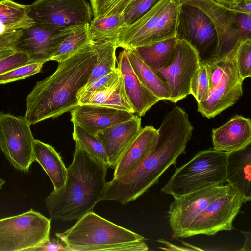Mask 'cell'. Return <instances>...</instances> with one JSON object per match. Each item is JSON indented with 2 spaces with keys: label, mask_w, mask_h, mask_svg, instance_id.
I'll list each match as a JSON object with an SVG mask.
<instances>
[{
  "label": "cell",
  "mask_w": 251,
  "mask_h": 251,
  "mask_svg": "<svg viewBox=\"0 0 251 251\" xmlns=\"http://www.w3.org/2000/svg\"><path fill=\"white\" fill-rule=\"evenodd\" d=\"M241 232L244 234L245 238V241L244 246L240 251H251V231L245 232L241 231Z\"/></svg>",
  "instance_id": "44"
},
{
  "label": "cell",
  "mask_w": 251,
  "mask_h": 251,
  "mask_svg": "<svg viewBox=\"0 0 251 251\" xmlns=\"http://www.w3.org/2000/svg\"><path fill=\"white\" fill-rule=\"evenodd\" d=\"M34 23L28 16V5L0 0V34L25 29Z\"/></svg>",
  "instance_id": "27"
},
{
  "label": "cell",
  "mask_w": 251,
  "mask_h": 251,
  "mask_svg": "<svg viewBox=\"0 0 251 251\" xmlns=\"http://www.w3.org/2000/svg\"><path fill=\"white\" fill-rule=\"evenodd\" d=\"M133 71L140 82L160 100H170L172 93L168 83L148 66L133 50H126Z\"/></svg>",
  "instance_id": "25"
},
{
  "label": "cell",
  "mask_w": 251,
  "mask_h": 251,
  "mask_svg": "<svg viewBox=\"0 0 251 251\" xmlns=\"http://www.w3.org/2000/svg\"><path fill=\"white\" fill-rule=\"evenodd\" d=\"M209 92V80L206 65L204 60H201L191 80L190 94L194 96L197 103H199L205 100Z\"/></svg>",
  "instance_id": "33"
},
{
  "label": "cell",
  "mask_w": 251,
  "mask_h": 251,
  "mask_svg": "<svg viewBox=\"0 0 251 251\" xmlns=\"http://www.w3.org/2000/svg\"><path fill=\"white\" fill-rule=\"evenodd\" d=\"M135 0H90L93 18L124 14Z\"/></svg>",
  "instance_id": "32"
},
{
  "label": "cell",
  "mask_w": 251,
  "mask_h": 251,
  "mask_svg": "<svg viewBox=\"0 0 251 251\" xmlns=\"http://www.w3.org/2000/svg\"><path fill=\"white\" fill-rule=\"evenodd\" d=\"M235 23L242 39H251V14H235Z\"/></svg>",
  "instance_id": "41"
},
{
  "label": "cell",
  "mask_w": 251,
  "mask_h": 251,
  "mask_svg": "<svg viewBox=\"0 0 251 251\" xmlns=\"http://www.w3.org/2000/svg\"><path fill=\"white\" fill-rule=\"evenodd\" d=\"M33 152L34 162H38L47 174L54 190L62 187L66 180L67 168L55 149L48 144L35 139Z\"/></svg>",
  "instance_id": "23"
},
{
  "label": "cell",
  "mask_w": 251,
  "mask_h": 251,
  "mask_svg": "<svg viewBox=\"0 0 251 251\" xmlns=\"http://www.w3.org/2000/svg\"><path fill=\"white\" fill-rule=\"evenodd\" d=\"M226 179L241 195L244 202L251 199V143L227 152Z\"/></svg>",
  "instance_id": "20"
},
{
  "label": "cell",
  "mask_w": 251,
  "mask_h": 251,
  "mask_svg": "<svg viewBox=\"0 0 251 251\" xmlns=\"http://www.w3.org/2000/svg\"><path fill=\"white\" fill-rule=\"evenodd\" d=\"M31 63L29 57L25 53L17 51L0 61V75L21 66Z\"/></svg>",
  "instance_id": "39"
},
{
  "label": "cell",
  "mask_w": 251,
  "mask_h": 251,
  "mask_svg": "<svg viewBox=\"0 0 251 251\" xmlns=\"http://www.w3.org/2000/svg\"><path fill=\"white\" fill-rule=\"evenodd\" d=\"M215 2L218 3L221 5L230 7L233 6L237 3L233 0H212Z\"/></svg>",
  "instance_id": "47"
},
{
  "label": "cell",
  "mask_w": 251,
  "mask_h": 251,
  "mask_svg": "<svg viewBox=\"0 0 251 251\" xmlns=\"http://www.w3.org/2000/svg\"><path fill=\"white\" fill-rule=\"evenodd\" d=\"M213 148L229 152L251 143V122L249 118L235 115L218 128L213 129Z\"/></svg>",
  "instance_id": "21"
},
{
  "label": "cell",
  "mask_w": 251,
  "mask_h": 251,
  "mask_svg": "<svg viewBox=\"0 0 251 251\" xmlns=\"http://www.w3.org/2000/svg\"><path fill=\"white\" fill-rule=\"evenodd\" d=\"M181 5V0H159L121 32L118 47L131 50L176 36Z\"/></svg>",
  "instance_id": "6"
},
{
  "label": "cell",
  "mask_w": 251,
  "mask_h": 251,
  "mask_svg": "<svg viewBox=\"0 0 251 251\" xmlns=\"http://www.w3.org/2000/svg\"><path fill=\"white\" fill-rule=\"evenodd\" d=\"M97 58L91 41L37 82L26 99L25 117L30 124L56 118L79 105L78 93L87 84Z\"/></svg>",
  "instance_id": "2"
},
{
  "label": "cell",
  "mask_w": 251,
  "mask_h": 251,
  "mask_svg": "<svg viewBox=\"0 0 251 251\" xmlns=\"http://www.w3.org/2000/svg\"><path fill=\"white\" fill-rule=\"evenodd\" d=\"M158 135V130L152 126L142 128L117 162L114 169L113 178L119 177L138 168L153 148Z\"/></svg>",
  "instance_id": "22"
},
{
  "label": "cell",
  "mask_w": 251,
  "mask_h": 251,
  "mask_svg": "<svg viewBox=\"0 0 251 251\" xmlns=\"http://www.w3.org/2000/svg\"><path fill=\"white\" fill-rule=\"evenodd\" d=\"M44 63H32L12 69L0 75V85L25 79L39 73Z\"/></svg>",
  "instance_id": "35"
},
{
  "label": "cell",
  "mask_w": 251,
  "mask_h": 251,
  "mask_svg": "<svg viewBox=\"0 0 251 251\" xmlns=\"http://www.w3.org/2000/svg\"><path fill=\"white\" fill-rule=\"evenodd\" d=\"M230 187L228 184L211 186L174 198L168 212L174 235L182 237L192 222L212 201L226 194Z\"/></svg>",
  "instance_id": "13"
},
{
  "label": "cell",
  "mask_w": 251,
  "mask_h": 251,
  "mask_svg": "<svg viewBox=\"0 0 251 251\" xmlns=\"http://www.w3.org/2000/svg\"><path fill=\"white\" fill-rule=\"evenodd\" d=\"M229 8L234 14L238 13L251 14V0H242L239 3Z\"/></svg>",
  "instance_id": "43"
},
{
  "label": "cell",
  "mask_w": 251,
  "mask_h": 251,
  "mask_svg": "<svg viewBox=\"0 0 251 251\" xmlns=\"http://www.w3.org/2000/svg\"><path fill=\"white\" fill-rule=\"evenodd\" d=\"M17 51L15 48H9L0 50V61L13 54Z\"/></svg>",
  "instance_id": "45"
},
{
  "label": "cell",
  "mask_w": 251,
  "mask_h": 251,
  "mask_svg": "<svg viewBox=\"0 0 251 251\" xmlns=\"http://www.w3.org/2000/svg\"><path fill=\"white\" fill-rule=\"evenodd\" d=\"M181 1L182 3L200 8L212 22L218 36V45L212 58L226 57L242 40L235 23V14L229 7L212 0H181Z\"/></svg>",
  "instance_id": "16"
},
{
  "label": "cell",
  "mask_w": 251,
  "mask_h": 251,
  "mask_svg": "<svg viewBox=\"0 0 251 251\" xmlns=\"http://www.w3.org/2000/svg\"><path fill=\"white\" fill-rule=\"evenodd\" d=\"M76 28H58L35 23L22 29V35L15 48L27 54L31 63H45L50 61L59 45Z\"/></svg>",
  "instance_id": "15"
},
{
  "label": "cell",
  "mask_w": 251,
  "mask_h": 251,
  "mask_svg": "<svg viewBox=\"0 0 251 251\" xmlns=\"http://www.w3.org/2000/svg\"><path fill=\"white\" fill-rule=\"evenodd\" d=\"M176 37L188 42L197 51L201 61L212 58L215 54L216 28L207 14L195 6L182 3Z\"/></svg>",
  "instance_id": "11"
},
{
  "label": "cell",
  "mask_w": 251,
  "mask_h": 251,
  "mask_svg": "<svg viewBox=\"0 0 251 251\" xmlns=\"http://www.w3.org/2000/svg\"><path fill=\"white\" fill-rule=\"evenodd\" d=\"M30 251H72L67 244L62 239L57 238L45 241Z\"/></svg>",
  "instance_id": "40"
},
{
  "label": "cell",
  "mask_w": 251,
  "mask_h": 251,
  "mask_svg": "<svg viewBox=\"0 0 251 251\" xmlns=\"http://www.w3.org/2000/svg\"><path fill=\"white\" fill-rule=\"evenodd\" d=\"M177 39L176 36L138 47L133 50L144 63L156 73L170 62Z\"/></svg>",
  "instance_id": "26"
},
{
  "label": "cell",
  "mask_w": 251,
  "mask_h": 251,
  "mask_svg": "<svg viewBox=\"0 0 251 251\" xmlns=\"http://www.w3.org/2000/svg\"><path fill=\"white\" fill-rule=\"evenodd\" d=\"M226 59V57L204 60L206 65L209 76L210 91L218 85L223 77Z\"/></svg>",
  "instance_id": "37"
},
{
  "label": "cell",
  "mask_w": 251,
  "mask_h": 251,
  "mask_svg": "<svg viewBox=\"0 0 251 251\" xmlns=\"http://www.w3.org/2000/svg\"><path fill=\"white\" fill-rule=\"evenodd\" d=\"M51 219L32 208L0 219V238L12 243L14 251L30 250L50 238Z\"/></svg>",
  "instance_id": "8"
},
{
  "label": "cell",
  "mask_w": 251,
  "mask_h": 251,
  "mask_svg": "<svg viewBox=\"0 0 251 251\" xmlns=\"http://www.w3.org/2000/svg\"><path fill=\"white\" fill-rule=\"evenodd\" d=\"M159 0H135L124 13L126 25L141 17Z\"/></svg>",
  "instance_id": "38"
},
{
  "label": "cell",
  "mask_w": 251,
  "mask_h": 251,
  "mask_svg": "<svg viewBox=\"0 0 251 251\" xmlns=\"http://www.w3.org/2000/svg\"><path fill=\"white\" fill-rule=\"evenodd\" d=\"M193 129L187 113L174 106L164 116L156 144L145 160L129 173L106 182L101 201L126 205L142 195L185 153Z\"/></svg>",
  "instance_id": "1"
},
{
  "label": "cell",
  "mask_w": 251,
  "mask_h": 251,
  "mask_svg": "<svg viewBox=\"0 0 251 251\" xmlns=\"http://www.w3.org/2000/svg\"><path fill=\"white\" fill-rule=\"evenodd\" d=\"M200 62L196 50L185 40L178 39L170 62L156 72L170 88V101L176 103L190 94L191 80Z\"/></svg>",
  "instance_id": "12"
},
{
  "label": "cell",
  "mask_w": 251,
  "mask_h": 251,
  "mask_svg": "<svg viewBox=\"0 0 251 251\" xmlns=\"http://www.w3.org/2000/svg\"><path fill=\"white\" fill-rule=\"evenodd\" d=\"M22 35V30L0 34V50L9 48H15Z\"/></svg>",
  "instance_id": "42"
},
{
  "label": "cell",
  "mask_w": 251,
  "mask_h": 251,
  "mask_svg": "<svg viewBox=\"0 0 251 251\" xmlns=\"http://www.w3.org/2000/svg\"><path fill=\"white\" fill-rule=\"evenodd\" d=\"M121 75L119 69L116 68L111 72L94 80L90 84L84 86L78 93L82 92L100 91L107 89L113 85Z\"/></svg>",
  "instance_id": "36"
},
{
  "label": "cell",
  "mask_w": 251,
  "mask_h": 251,
  "mask_svg": "<svg viewBox=\"0 0 251 251\" xmlns=\"http://www.w3.org/2000/svg\"><path fill=\"white\" fill-rule=\"evenodd\" d=\"M235 59L238 72L244 80L251 76V39L242 40L238 44Z\"/></svg>",
  "instance_id": "34"
},
{
  "label": "cell",
  "mask_w": 251,
  "mask_h": 251,
  "mask_svg": "<svg viewBox=\"0 0 251 251\" xmlns=\"http://www.w3.org/2000/svg\"><path fill=\"white\" fill-rule=\"evenodd\" d=\"M237 4L239 3L242 0H233Z\"/></svg>",
  "instance_id": "49"
},
{
  "label": "cell",
  "mask_w": 251,
  "mask_h": 251,
  "mask_svg": "<svg viewBox=\"0 0 251 251\" xmlns=\"http://www.w3.org/2000/svg\"><path fill=\"white\" fill-rule=\"evenodd\" d=\"M141 128L140 117L134 115L130 119L96 134L104 148L109 167L115 168L120 157L136 138Z\"/></svg>",
  "instance_id": "18"
},
{
  "label": "cell",
  "mask_w": 251,
  "mask_h": 251,
  "mask_svg": "<svg viewBox=\"0 0 251 251\" xmlns=\"http://www.w3.org/2000/svg\"><path fill=\"white\" fill-rule=\"evenodd\" d=\"M92 15L86 0H36L28 5V16L35 23L58 28L90 24Z\"/></svg>",
  "instance_id": "9"
},
{
  "label": "cell",
  "mask_w": 251,
  "mask_h": 251,
  "mask_svg": "<svg viewBox=\"0 0 251 251\" xmlns=\"http://www.w3.org/2000/svg\"><path fill=\"white\" fill-rule=\"evenodd\" d=\"M127 25L124 14H115L93 18L89 24V34L92 41H115Z\"/></svg>",
  "instance_id": "28"
},
{
  "label": "cell",
  "mask_w": 251,
  "mask_h": 251,
  "mask_svg": "<svg viewBox=\"0 0 251 251\" xmlns=\"http://www.w3.org/2000/svg\"><path fill=\"white\" fill-rule=\"evenodd\" d=\"M117 67L120 71L125 91L134 113L139 117L144 116L160 100L139 80L132 70L125 49L119 55Z\"/></svg>",
  "instance_id": "19"
},
{
  "label": "cell",
  "mask_w": 251,
  "mask_h": 251,
  "mask_svg": "<svg viewBox=\"0 0 251 251\" xmlns=\"http://www.w3.org/2000/svg\"><path fill=\"white\" fill-rule=\"evenodd\" d=\"M108 167L75 144L64 185L53 190L44 200L51 219L61 221L78 220L93 211L101 201Z\"/></svg>",
  "instance_id": "3"
},
{
  "label": "cell",
  "mask_w": 251,
  "mask_h": 251,
  "mask_svg": "<svg viewBox=\"0 0 251 251\" xmlns=\"http://www.w3.org/2000/svg\"><path fill=\"white\" fill-rule=\"evenodd\" d=\"M77 97L79 104L95 105L134 113L126 94L121 74L117 81L110 88L100 91L79 92Z\"/></svg>",
  "instance_id": "24"
},
{
  "label": "cell",
  "mask_w": 251,
  "mask_h": 251,
  "mask_svg": "<svg viewBox=\"0 0 251 251\" xmlns=\"http://www.w3.org/2000/svg\"><path fill=\"white\" fill-rule=\"evenodd\" d=\"M5 183V180L0 177V190L2 189Z\"/></svg>",
  "instance_id": "48"
},
{
  "label": "cell",
  "mask_w": 251,
  "mask_h": 251,
  "mask_svg": "<svg viewBox=\"0 0 251 251\" xmlns=\"http://www.w3.org/2000/svg\"><path fill=\"white\" fill-rule=\"evenodd\" d=\"M92 42L97 52V58L96 63L91 71L88 82L85 86L116 68V51L118 48L116 42L115 41Z\"/></svg>",
  "instance_id": "29"
},
{
  "label": "cell",
  "mask_w": 251,
  "mask_h": 251,
  "mask_svg": "<svg viewBox=\"0 0 251 251\" xmlns=\"http://www.w3.org/2000/svg\"><path fill=\"white\" fill-rule=\"evenodd\" d=\"M70 112L72 123L95 135L134 116L127 111L92 104H79Z\"/></svg>",
  "instance_id": "17"
},
{
  "label": "cell",
  "mask_w": 251,
  "mask_h": 251,
  "mask_svg": "<svg viewBox=\"0 0 251 251\" xmlns=\"http://www.w3.org/2000/svg\"><path fill=\"white\" fill-rule=\"evenodd\" d=\"M89 27L87 24L75 28L59 45L50 61L62 62L91 42Z\"/></svg>",
  "instance_id": "30"
},
{
  "label": "cell",
  "mask_w": 251,
  "mask_h": 251,
  "mask_svg": "<svg viewBox=\"0 0 251 251\" xmlns=\"http://www.w3.org/2000/svg\"><path fill=\"white\" fill-rule=\"evenodd\" d=\"M30 125L25 116L0 112V149L10 164L23 172L34 162Z\"/></svg>",
  "instance_id": "7"
},
{
  "label": "cell",
  "mask_w": 251,
  "mask_h": 251,
  "mask_svg": "<svg viewBox=\"0 0 251 251\" xmlns=\"http://www.w3.org/2000/svg\"><path fill=\"white\" fill-rule=\"evenodd\" d=\"M227 152L213 148L201 151L176 168L161 191L174 198L225 182Z\"/></svg>",
  "instance_id": "5"
},
{
  "label": "cell",
  "mask_w": 251,
  "mask_h": 251,
  "mask_svg": "<svg viewBox=\"0 0 251 251\" xmlns=\"http://www.w3.org/2000/svg\"><path fill=\"white\" fill-rule=\"evenodd\" d=\"M0 251H14L13 244L0 238Z\"/></svg>",
  "instance_id": "46"
},
{
  "label": "cell",
  "mask_w": 251,
  "mask_h": 251,
  "mask_svg": "<svg viewBox=\"0 0 251 251\" xmlns=\"http://www.w3.org/2000/svg\"><path fill=\"white\" fill-rule=\"evenodd\" d=\"M244 203L240 193L231 187L224 195L212 201L192 222L182 238L199 234L214 235L233 229V221Z\"/></svg>",
  "instance_id": "10"
},
{
  "label": "cell",
  "mask_w": 251,
  "mask_h": 251,
  "mask_svg": "<svg viewBox=\"0 0 251 251\" xmlns=\"http://www.w3.org/2000/svg\"><path fill=\"white\" fill-rule=\"evenodd\" d=\"M237 47L226 56L224 73L219 83L210 91L205 100L197 103V110L203 117H216L235 104L243 95L244 80L238 72L235 59Z\"/></svg>",
  "instance_id": "14"
},
{
  "label": "cell",
  "mask_w": 251,
  "mask_h": 251,
  "mask_svg": "<svg viewBox=\"0 0 251 251\" xmlns=\"http://www.w3.org/2000/svg\"><path fill=\"white\" fill-rule=\"evenodd\" d=\"M55 236L72 251H146L144 237L90 211L70 228Z\"/></svg>",
  "instance_id": "4"
},
{
  "label": "cell",
  "mask_w": 251,
  "mask_h": 251,
  "mask_svg": "<svg viewBox=\"0 0 251 251\" xmlns=\"http://www.w3.org/2000/svg\"><path fill=\"white\" fill-rule=\"evenodd\" d=\"M73 124L72 135L75 144L94 158L109 166L104 148L97 136L87 131L76 124Z\"/></svg>",
  "instance_id": "31"
}]
</instances>
